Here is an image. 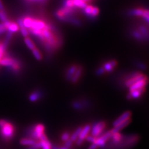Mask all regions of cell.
<instances>
[{
	"label": "cell",
	"instance_id": "5bb4252c",
	"mask_svg": "<svg viewBox=\"0 0 149 149\" xmlns=\"http://www.w3.org/2000/svg\"><path fill=\"white\" fill-rule=\"evenodd\" d=\"M111 139L114 144H118L122 141V140L123 139V136L119 132H113Z\"/></svg>",
	"mask_w": 149,
	"mask_h": 149
},
{
	"label": "cell",
	"instance_id": "4fadbf2b",
	"mask_svg": "<svg viewBox=\"0 0 149 149\" xmlns=\"http://www.w3.org/2000/svg\"><path fill=\"white\" fill-rule=\"evenodd\" d=\"M117 62L114 60H110V61L104 63L103 68L104 69L105 72L108 73H111L114 70V68L117 66Z\"/></svg>",
	"mask_w": 149,
	"mask_h": 149
},
{
	"label": "cell",
	"instance_id": "7402d4cb",
	"mask_svg": "<svg viewBox=\"0 0 149 149\" xmlns=\"http://www.w3.org/2000/svg\"><path fill=\"white\" fill-rule=\"evenodd\" d=\"M41 94L38 91H34L29 96V100L32 102H35L40 99Z\"/></svg>",
	"mask_w": 149,
	"mask_h": 149
},
{
	"label": "cell",
	"instance_id": "3957f363",
	"mask_svg": "<svg viewBox=\"0 0 149 149\" xmlns=\"http://www.w3.org/2000/svg\"><path fill=\"white\" fill-rule=\"evenodd\" d=\"M106 124L104 121H100L95 123L91 127V136L95 137H97L102 134L106 128Z\"/></svg>",
	"mask_w": 149,
	"mask_h": 149
},
{
	"label": "cell",
	"instance_id": "1f68e13d",
	"mask_svg": "<svg viewBox=\"0 0 149 149\" xmlns=\"http://www.w3.org/2000/svg\"><path fill=\"white\" fill-rule=\"evenodd\" d=\"M70 134L69 132H63L62 134V136H61V139H62V141H63V142H65V141H68V139H70Z\"/></svg>",
	"mask_w": 149,
	"mask_h": 149
},
{
	"label": "cell",
	"instance_id": "7bdbcfd3",
	"mask_svg": "<svg viewBox=\"0 0 149 149\" xmlns=\"http://www.w3.org/2000/svg\"><path fill=\"white\" fill-rule=\"evenodd\" d=\"M83 1H85V2H86V3H87V2H90V1H91V0H83Z\"/></svg>",
	"mask_w": 149,
	"mask_h": 149
},
{
	"label": "cell",
	"instance_id": "4316f807",
	"mask_svg": "<svg viewBox=\"0 0 149 149\" xmlns=\"http://www.w3.org/2000/svg\"><path fill=\"white\" fill-rule=\"evenodd\" d=\"M32 54H33L34 57L37 60H41L42 58V56L41 53L40 52V51L37 49V48H34L33 50H32Z\"/></svg>",
	"mask_w": 149,
	"mask_h": 149
},
{
	"label": "cell",
	"instance_id": "ac0fdd59",
	"mask_svg": "<svg viewBox=\"0 0 149 149\" xmlns=\"http://www.w3.org/2000/svg\"><path fill=\"white\" fill-rule=\"evenodd\" d=\"M139 141V137L137 136H130L125 141L127 146H133Z\"/></svg>",
	"mask_w": 149,
	"mask_h": 149
},
{
	"label": "cell",
	"instance_id": "6da1fadb",
	"mask_svg": "<svg viewBox=\"0 0 149 149\" xmlns=\"http://www.w3.org/2000/svg\"><path fill=\"white\" fill-rule=\"evenodd\" d=\"M16 128L15 124L6 119H0V137L8 142L15 137Z\"/></svg>",
	"mask_w": 149,
	"mask_h": 149
},
{
	"label": "cell",
	"instance_id": "ffe728a7",
	"mask_svg": "<svg viewBox=\"0 0 149 149\" xmlns=\"http://www.w3.org/2000/svg\"><path fill=\"white\" fill-rule=\"evenodd\" d=\"M144 11H145V9H143L142 8H136L130 11L129 14L130 15L135 16L142 17Z\"/></svg>",
	"mask_w": 149,
	"mask_h": 149
},
{
	"label": "cell",
	"instance_id": "8992f818",
	"mask_svg": "<svg viewBox=\"0 0 149 149\" xmlns=\"http://www.w3.org/2000/svg\"><path fill=\"white\" fill-rule=\"evenodd\" d=\"M45 127L44 125L42 124H38L35 125L33 130L31 131V136L32 139L36 140H39L40 137L42 136V135L44 134Z\"/></svg>",
	"mask_w": 149,
	"mask_h": 149
},
{
	"label": "cell",
	"instance_id": "ba28073f",
	"mask_svg": "<svg viewBox=\"0 0 149 149\" xmlns=\"http://www.w3.org/2000/svg\"><path fill=\"white\" fill-rule=\"evenodd\" d=\"M147 78L146 77H144L143 78L140 80L139 81L136 82L134 83L133 85H132L130 86L129 87V91H131L133 90H139V89H141V88H145L146 85L147 84Z\"/></svg>",
	"mask_w": 149,
	"mask_h": 149
},
{
	"label": "cell",
	"instance_id": "9c48e42d",
	"mask_svg": "<svg viewBox=\"0 0 149 149\" xmlns=\"http://www.w3.org/2000/svg\"><path fill=\"white\" fill-rule=\"evenodd\" d=\"M3 24L4 27H6V31H8V32H12V33L16 32L19 30V27L18 24L15 22L8 20L6 22H3Z\"/></svg>",
	"mask_w": 149,
	"mask_h": 149
},
{
	"label": "cell",
	"instance_id": "9a60e30c",
	"mask_svg": "<svg viewBox=\"0 0 149 149\" xmlns=\"http://www.w3.org/2000/svg\"><path fill=\"white\" fill-rule=\"evenodd\" d=\"M83 72V68L81 66H78V68L75 73H74L73 77L71 79V81L73 83H76L80 79V77H81Z\"/></svg>",
	"mask_w": 149,
	"mask_h": 149
},
{
	"label": "cell",
	"instance_id": "5b68a950",
	"mask_svg": "<svg viewBox=\"0 0 149 149\" xmlns=\"http://www.w3.org/2000/svg\"><path fill=\"white\" fill-rule=\"evenodd\" d=\"M91 130V126L89 124H86L83 127L81 128L80 134H79L78 138L77 140V144L78 146H80L83 143L84 141L86 139V138L89 136V133Z\"/></svg>",
	"mask_w": 149,
	"mask_h": 149
},
{
	"label": "cell",
	"instance_id": "ab89813d",
	"mask_svg": "<svg viewBox=\"0 0 149 149\" xmlns=\"http://www.w3.org/2000/svg\"><path fill=\"white\" fill-rule=\"evenodd\" d=\"M97 147H97L95 143H91V144L90 146V147H88V149H97Z\"/></svg>",
	"mask_w": 149,
	"mask_h": 149
},
{
	"label": "cell",
	"instance_id": "2e32d148",
	"mask_svg": "<svg viewBox=\"0 0 149 149\" xmlns=\"http://www.w3.org/2000/svg\"><path fill=\"white\" fill-rule=\"evenodd\" d=\"M78 68L77 65H73L70 67V68L68 69V70L66 73V79L68 80H71L72 78L73 77L74 73H75L77 69Z\"/></svg>",
	"mask_w": 149,
	"mask_h": 149
},
{
	"label": "cell",
	"instance_id": "8d00e7d4",
	"mask_svg": "<svg viewBox=\"0 0 149 149\" xmlns=\"http://www.w3.org/2000/svg\"><path fill=\"white\" fill-rule=\"evenodd\" d=\"M6 31V27H4L3 23V22L0 23V35L4 34Z\"/></svg>",
	"mask_w": 149,
	"mask_h": 149
},
{
	"label": "cell",
	"instance_id": "277c9868",
	"mask_svg": "<svg viewBox=\"0 0 149 149\" xmlns=\"http://www.w3.org/2000/svg\"><path fill=\"white\" fill-rule=\"evenodd\" d=\"M146 76L143 74L139 72H134L129 75V78L125 81V85L126 87H129L134 83L143 78Z\"/></svg>",
	"mask_w": 149,
	"mask_h": 149
},
{
	"label": "cell",
	"instance_id": "484cf974",
	"mask_svg": "<svg viewBox=\"0 0 149 149\" xmlns=\"http://www.w3.org/2000/svg\"><path fill=\"white\" fill-rule=\"evenodd\" d=\"M139 31L141 32V34L144 37V38L148 39V29L144 26H140L139 27Z\"/></svg>",
	"mask_w": 149,
	"mask_h": 149
},
{
	"label": "cell",
	"instance_id": "83f0119b",
	"mask_svg": "<svg viewBox=\"0 0 149 149\" xmlns=\"http://www.w3.org/2000/svg\"><path fill=\"white\" fill-rule=\"evenodd\" d=\"M93 8V6H91V5H86L85 8H83L84 14H85V15H86L87 16L90 17V16L91 15V11H92Z\"/></svg>",
	"mask_w": 149,
	"mask_h": 149
},
{
	"label": "cell",
	"instance_id": "d4e9b609",
	"mask_svg": "<svg viewBox=\"0 0 149 149\" xmlns=\"http://www.w3.org/2000/svg\"><path fill=\"white\" fill-rule=\"evenodd\" d=\"M24 42L27 47L29 48L30 50H33L34 48H36V45L34 44L33 42L32 41L31 39H29V37H25L24 39Z\"/></svg>",
	"mask_w": 149,
	"mask_h": 149
},
{
	"label": "cell",
	"instance_id": "cb8c5ba5",
	"mask_svg": "<svg viewBox=\"0 0 149 149\" xmlns=\"http://www.w3.org/2000/svg\"><path fill=\"white\" fill-rule=\"evenodd\" d=\"M132 35L134 37V38L137 39V40H142L145 39V38H144V37L143 36V35L141 34V32H140L139 30L134 31L132 32Z\"/></svg>",
	"mask_w": 149,
	"mask_h": 149
},
{
	"label": "cell",
	"instance_id": "e575fe53",
	"mask_svg": "<svg viewBox=\"0 0 149 149\" xmlns=\"http://www.w3.org/2000/svg\"><path fill=\"white\" fill-rule=\"evenodd\" d=\"M28 149H40V142H36L33 145L29 146Z\"/></svg>",
	"mask_w": 149,
	"mask_h": 149
},
{
	"label": "cell",
	"instance_id": "8fae6325",
	"mask_svg": "<svg viewBox=\"0 0 149 149\" xmlns=\"http://www.w3.org/2000/svg\"><path fill=\"white\" fill-rule=\"evenodd\" d=\"M39 142L40 144V148L42 149H52L51 143L45 134L42 135L39 139Z\"/></svg>",
	"mask_w": 149,
	"mask_h": 149
},
{
	"label": "cell",
	"instance_id": "52a82bcc",
	"mask_svg": "<svg viewBox=\"0 0 149 149\" xmlns=\"http://www.w3.org/2000/svg\"><path fill=\"white\" fill-rule=\"evenodd\" d=\"M131 112L130 111H125V113H124L123 114H121L118 118L116 119V120L113 123V125L114 127H116L118 125H120V124L123 123L125 121H126L127 120L130 119V117H131Z\"/></svg>",
	"mask_w": 149,
	"mask_h": 149
},
{
	"label": "cell",
	"instance_id": "f546056e",
	"mask_svg": "<svg viewBox=\"0 0 149 149\" xmlns=\"http://www.w3.org/2000/svg\"><path fill=\"white\" fill-rule=\"evenodd\" d=\"M8 20H9V19H8L7 14L6 13L5 11L0 10V21H1L3 23Z\"/></svg>",
	"mask_w": 149,
	"mask_h": 149
},
{
	"label": "cell",
	"instance_id": "44dd1931",
	"mask_svg": "<svg viewBox=\"0 0 149 149\" xmlns=\"http://www.w3.org/2000/svg\"><path fill=\"white\" fill-rule=\"evenodd\" d=\"M32 20H33V18L31 17L27 16L25 17H23V24H24V26L27 29H29L31 27Z\"/></svg>",
	"mask_w": 149,
	"mask_h": 149
},
{
	"label": "cell",
	"instance_id": "f35d334b",
	"mask_svg": "<svg viewBox=\"0 0 149 149\" xmlns=\"http://www.w3.org/2000/svg\"><path fill=\"white\" fill-rule=\"evenodd\" d=\"M72 143H73V142L71 141V140H70V139H68V141L65 142L64 146H65V147L70 148V147L72 146Z\"/></svg>",
	"mask_w": 149,
	"mask_h": 149
},
{
	"label": "cell",
	"instance_id": "4dcf8cb0",
	"mask_svg": "<svg viewBox=\"0 0 149 149\" xmlns=\"http://www.w3.org/2000/svg\"><path fill=\"white\" fill-rule=\"evenodd\" d=\"M6 48L7 47L6 45H4L3 42H0V60H1L3 56L6 52Z\"/></svg>",
	"mask_w": 149,
	"mask_h": 149
},
{
	"label": "cell",
	"instance_id": "d6986e66",
	"mask_svg": "<svg viewBox=\"0 0 149 149\" xmlns=\"http://www.w3.org/2000/svg\"><path fill=\"white\" fill-rule=\"evenodd\" d=\"M73 6L76 8L83 9L86 7L87 4L83 0H73Z\"/></svg>",
	"mask_w": 149,
	"mask_h": 149
},
{
	"label": "cell",
	"instance_id": "60d3db41",
	"mask_svg": "<svg viewBox=\"0 0 149 149\" xmlns=\"http://www.w3.org/2000/svg\"><path fill=\"white\" fill-rule=\"evenodd\" d=\"M137 66H138L140 68H141V69H145V68H146L145 65L143 64V63H142L138 62V63H137Z\"/></svg>",
	"mask_w": 149,
	"mask_h": 149
},
{
	"label": "cell",
	"instance_id": "74e56055",
	"mask_svg": "<svg viewBox=\"0 0 149 149\" xmlns=\"http://www.w3.org/2000/svg\"><path fill=\"white\" fill-rule=\"evenodd\" d=\"M105 72H106L104 70V69L103 68V67H101L97 70L96 73V74H97V75H101V74H103Z\"/></svg>",
	"mask_w": 149,
	"mask_h": 149
},
{
	"label": "cell",
	"instance_id": "603a6c76",
	"mask_svg": "<svg viewBox=\"0 0 149 149\" xmlns=\"http://www.w3.org/2000/svg\"><path fill=\"white\" fill-rule=\"evenodd\" d=\"M81 128L82 127H78L75 130H74V132L72 134V136H70V139L73 142L76 141L77 139L78 138L79 134L80 133Z\"/></svg>",
	"mask_w": 149,
	"mask_h": 149
},
{
	"label": "cell",
	"instance_id": "b9f144b4",
	"mask_svg": "<svg viewBox=\"0 0 149 149\" xmlns=\"http://www.w3.org/2000/svg\"><path fill=\"white\" fill-rule=\"evenodd\" d=\"M0 10L5 11V10H4V5H3V3L2 2V0H0Z\"/></svg>",
	"mask_w": 149,
	"mask_h": 149
},
{
	"label": "cell",
	"instance_id": "e0dca14e",
	"mask_svg": "<svg viewBox=\"0 0 149 149\" xmlns=\"http://www.w3.org/2000/svg\"><path fill=\"white\" fill-rule=\"evenodd\" d=\"M36 141L32 138H22L20 140V143L22 146H31L36 143Z\"/></svg>",
	"mask_w": 149,
	"mask_h": 149
},
{
	"label": "cell",
	"instance_id": "7a4b0ae2",
	"mask_svg": "<svg viewBox=\"0 0 149 149\" xmlns=\"http://www.w3.org/2000/svg\"><path fill=\"white\" fill-rule=\"evenodd\" d=\"M0 65L10 68L11 70L15 73L19 72L21 68V64L19 60L9 55L6 52L0 60Z\"/></svg>",
	"mask_w": 149,
	"mask_h": 149
},
{
	"label": "cell",
	"instance_id": "30bf717a",
	"mask_svg": "<svg viewBox=\"0 0 149 149\" xmlns=\"http://www.w3.org/2000/svg\"><path fill=\"white\" fill-rule=\"evenodd\" d=\"M45 26H46V23L44 21L33 18V20H32L31 27L29 29V30L30 29L42 30L44 29Z\"/></svg>",
	"mask_w": 149,
	"mask_h": 149
},
{
	"label": "cell",
	"instance_id": "7c38bea8",
	"mask_svg": "<svg viewBox=\"0 0 149 149\" xmlns=\"http://www.w3.org/2000/svg\"><path fill=\"white\" fill-rule=\"evenodd\" d=\"M145 91V88H141V89L136 90L130 91V93L127 95V97L128 100H132V99H138L139 97L141 96V95Z\"/></svg>",
	"mask_w": 149,
	"mask_h": 149
},
{
	"label": "cell",
	"instance_id": "f1b7e54d",
	"mask_svg": "<svg viewBox=\"0 0 149 149\" xmlns=\"http://www.w3.org/2000/svg\"><path fill=\"white\" fill-rule=\"evenodd\" d=\"M99 13H100L99 9L97 8H96V7L93 6V9H92V11H91V15L90 16V18H91V19H95L96 16H98Z\"/></svg>",
	"mask_w": 149,
	"mask_h": 149
},
{
	"label": "cell",
	"instance_id": "836d02e7",
	"mask_svg": "<svg viewBox=\"0 0 149 149\" xmlns=\"http://www.w3.org/2000/svg\"><path fill=\"white\" fill-rule=\"evenodd\" d=\"M142 17L146 20V21L148 23L149 21V14H148V11L147 10V9H145L144 11V13L142 15Z\"/></svg>",
	"mask_w": 149,
	"mask_h": 149
},
{
	"label": "cell",
	"instance_id": "d6a6232c",
	"mask_svg": "<svg viewBox=\"0 0 149 149\" xmlns=\"http://www.w3.org/2000/svg\"><path fill=\"white\" fill-rule=\"evenodd\" d=\"M64 6L67 8H74L73 6V0H65Z\"/></svg>",
	"mask_w": 149,
	"mask_h": 149
},
{
	"label": "cell",
	"instance_id": "d590c367",
	"mask_svg": "<svg viewBox=\"0 0 149 149\" xmlns=\"http://www.w3.org/2000/svg\"><path fill=\"white\" fill-rule=\"evenodd\" d=\"M26 1H29V2H33V3H36L44 4L47 1V0H26Z\"/></svg>",
	"mask_w": 149,
	"mask_h": 149
}]
</instances>
